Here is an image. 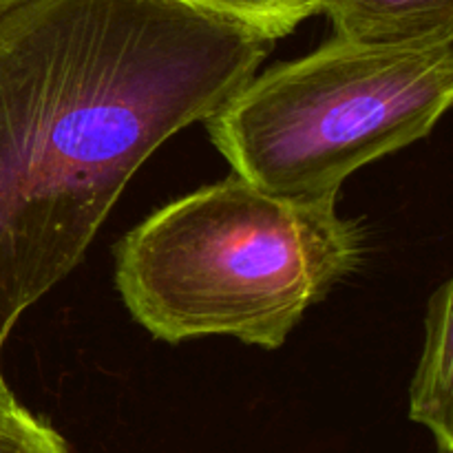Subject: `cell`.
I'll return each mask as SVG.
<instances>
[{
	"label": "cell",
	"instance_id": "6",
	"mask_svg": "<svg viewBox=\"0 0 453 453\" xmlns=\"http://www.w3.org/2000/svg\"><path fill=\"white\" fill-rule=\"evenodd\" d=\"M188 3L237 18L273 40L292 34L305 18L321 12L319 0H188Z\"/></svg>",
	"mask_w": 453,
	"mask_h": 453
},
{
	"label": "cell",
	"instance_id": "5",
	"mask_svg": "<svg viewBox=\"0 0 453 453\" xmlns=\"http://www.w3.org/2000/svg\"><path fill=\"white\" fill-rule=\"evenodd\" d=\"M453 283L432 295L425 317V345L410 389V418L436 438L438 453L453 451Z\"/></svg>",
	"mask_w": 453,
	"mask_h": 453
},
{
	"label": "cell",
	"instance_id": "4",
	"mask_svg": "<svg viewBox=\"0 0 453 453\" xmlns=\"http://www.w3.org/2000/svg\"><path fill=\"white\" fill-rule=\"evenodd\" d=\"M332 38L363 44L453 38V0H319Z\"/></svg>",
	"mask_w": 453,
	"mask_h": 453
},
{
	"label": "cell",
	"instance_id": "3",
	"mask_svg": "<svg viewBox=\"0 0 453 453\" xmlns=\"http://www.w3.org/2000/svg\"><path fill=\"white\" fill-rule=\"evenodd\" d=\"M453 100V38H332L257 73L206 122L233 173L296 199L336 197L352 173L423 140Z\"/></svg>",
	"mask_w": 453,
	"mask_h": 453
},
{
	"label": "cell",
	"instance_id": "7",
	"mask_svg": "<svg viewBox=\"0 0 453 453\" xmlns=\"http://www.w3.org/2000/svg\"><path fill=\"white\" fill-rule=\"evenodd\" d=\"M0 453H71L65 438L44 418L18 403L0 383Z\"/></svg>",
	"mask_w": 453,
	"mask_h": 453
},
{
	"label": "cell",
	"instance_id": "2",
	"mask_svg": "<svg viewBox=\"0 0 453 453\" xmlns=\"http://www.w3.org/2000/svg\"><path fill=\"white\" fill-rule=\"evenodd\" d=\"M363 252V228L336 212V197H283L233 173L124 234L115 286L155 339L277 349Z\"/></svg>",
	"mask_w": 453,
	"mask_h": 453
},
{
	"label": "cell",
	"instance_id": "1",
	"mask_svg": "<svg viewBox=\"0 0 453 453\" xmlns=\"http://www.w3.org/2000/svg\"><path fill=\"white\" fill-rule=\"evenodd\" d=\"M273 44L188 0H20L0 13V358L142 164L221 109Z\"/></svg>",
	"mask_w": 453,
	"mask_h": 453
},
{
	"label": "cell",
	"instance_id": "8",
	"mask_svg": "<svg viewBox=\"0 0 453 453\" xmlns=\"http://www.w3.org/2000/svg\"><path fill=\"white\" fill-rule=\"evenodd\" d=\"M18 3H20V0H0V13H4L7 9H12L13 4H18Z\"/></svg>",
	"mask_w": 453,
	"mask_h": 453
}]
</instances>
